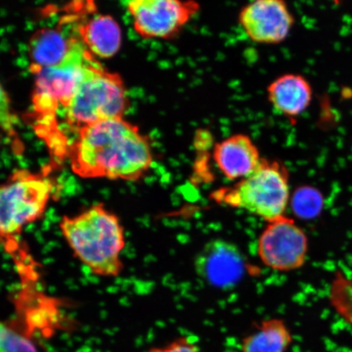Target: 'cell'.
Wrapping results in <instances>:
<instances>
[{"label": "cell", "mask_w": 352, "mask_h": 352, "mask_svg": "<svg viewBox=\"0 0 352 352\" xmlns=\"http://www.w3.org/2000/svg\"><path fill=\"white\" fill-rule=\"evenodd\" d=\"M68 156L74 173L86 179L136 182L148 173L153 162L151 139L124 118L79 130Z\"/></svg>", "instance_id": "1"}, {"label": "cell", "mask_w": 352, "mask_h": 352, "mask_svg": "<svg viewBox=\"0 0 352 352\" xmlns=\"http://www.w3.org/2000/svg\"><path fill=\"white\" fill-rule=\"evenodd\" d=\"M96 56L76 38L60 63L37 70L29 120L52 154L68 155L69 144L59 126V110H65L87 65Z\"/></svg>", "instance_id": "2"}, {"label": "cell", "mask_w": 352, "mask_h": 352, "mask_svg": "<svg viewBox=\"0 0 352 352\" xmlns=\"http://www.w3.org/2000/svg\"><path fill=\"white\" fill-rule=\"evenodd\" d=\"M60 228L74 254L92 274L111 277L121 274L125 236L116 214L102 204L92 206L76 217H65Z\"/></svg>", "instance_id": "3"}, {"label": "cell", "mask_w": 352, "mask_h": 352, "mask_svg": "<svg viewBox=\"0 0 352 352\" xmlns=\"http://www.w3.org/2000/svg\"><path fill=\"white\" fill-rule=\"evenodd\" d=\"M218 204L248 211L271 222L285 217L290 201L289 171L283 162L263 158L252 174L210 195Z\"/></svg>", "instance_id": "4"}, {"label": "cell", "mask_w": 352, "mask_h": 352, "mask_svg": "<svg viewBox=\"0 0 352 352\" xmlns=\"http://www.w3.org/2000/svg\"><path fill=\"white\" fill-rule=\"evenodd\" d=\"M129 105L120 74L109 72L95 57L74 88L65 109V121L78 132L100 122L123 118Z\"/></svg>", "instance_id": "5"}, {"label": "cell", "mask_w": 352, "mask_h": 352, "mask_svg": "<svg viewBox=\"0 0 352 352\" xmlns=\"http://www.w3.org/2000/svg\"><path fill=\"white\" fill-rule=\"evenodd\" d=\"M54 184L46 175L17 170L0 184V242L14 248L25 226L42 217Z\"/></svg>", "instance_id": "6"}, {"label": "cell", "mask_w": 352, "mask_h": 352, "mask_svg": "<svg viewBox=\"0 0 352 352\" xmlns=\"http://www.w3.org/2000/svg\"><path fill=\"white\" fill-rule=\"evenodd\" d=\"M127 10L139 36L166 41L177 38L201 6L196 0H129Z\"/></svg>", "instance_id": "7"}, {"label": "cell", "mask_w": 352, "mask_h": 352, "mask_svg": "<svg viewBox=\"0 0 352 352\" xmlns=\"http://www.w3.org/2000/svg\"><path fill=\"white\" fill-rule=\"evenodd\" d=\"M309 241L306 232L292 218L271 222L258 241V254L264 265L280 272L296 271L307 261Z\"/></svg>", "instance_id": "8"}, {"label": "cell", "mask_w": 352, "mask_h": 352, "mask_svg": "<svg viewBox=\"0 0 352 352\" xmlns=\"http://www.w3.org/2000/svg\"><path fill=\"white\" fill-rule=\"evenodd\" d=\"M239 22L250 41L276 45L288 38L296 19L285 0H252L241 8Z\"/></svg>", "instance_id": "9"}, {"label": "cell", "mask_w": 352, "mask_h": 352, "mask_svg": "<svg viewBox=\"0 0 352 352\" xmlns=\"http://www.w3.org/2000/svg\"><path fill=\"white\" fill-rule=\"evenodd\" d=\"M74 32L92 55L110 58L120 51L122 32L112 16L94 14L89 16L96 6L94 0H73L70 3Z\"/></svg>", "instance_id": "10"}, {"label": "cell", "mask_w": 352, "mask_h": 352, "mask_svg": "<svg viewBox=\"0 0 352 352\" xmlns=\"http://www.w3.org/2000/svg\"><path fill=\"white\" fill-rule=\"evenodd\" d=\"M197 274L208 284L230 288L243 278L248 270L246 259L235 244L223 239L206 243L196 255Z\"/></svg>", "instance_id": "11"}, {"label": "cell", "mask_w": 352, "mask_h": 352, "mask_svg": "<svg viewBox=\"0 0 352 352\" xmlns=\"http://www.w3.org/2000/svg\"><path fill=\"white\" fill-rule=\"evenodd\" d=\"M212 157L220 173L231 182H239L252 174L262 160L257 145L242 133L215 143Z\"/></svg>", "instance_id": "12"}, {"label": "cell", "mask_w": 352, "mask_h": 352, "mask_svg": "<svg viewBox=\"0 0 352 352\" xmlns=\"http://www.w3.org/2000/svg\"><path fill=\"white\" fill-rule=\"evenodd\" d=\"M312 92L309 81L298 74H283L267 87L268 102L272 109L293 123L309 108Z\"/></svg>", "instance_id": "13"}, {"label": "cell", "mask_w": 352, "mask_h": 352, "mask_svg": "<svg viewBox=\"0 0 352 352\" xmlns=\"http://www.w3.org/2000/svg\"><path fill=\"white\" fill-rule=\"evenodd\" d=\"M76 37L67 26L60 22L54 28L38 30L29 43L30 72L34 73L60 63Z\"/></svg>", "instance_id": "14"}, {"label": "cell", "mask_w": 352, "mask_h": 352, "mask_svg": "<svg viewBox=\"0 0 352 352\" xmlns=\"http://www.w3.org/2000/svg\"><path fill=\"white\" fill-rule=\"evenodd\" d=\"M292 330L280 318L255 323L252 331L241 342V352H286L292 346Z\"/></svg>", "instance_id": "15"}, {"label": "cell", "mask_w": 352, "mask_h": 352, "mask_svg": "<svg viewBox=\"0 0 352 352\" xmlns=\"http://www.w3.org/2000/svg\"><path fill=\"white\" fill-rule=\"evenodd\" d=\"M328 297L334 311L352 327V277L341 270L334 272Z\"/></svg>", "instance_id": "16"}, {"label": "cell", "mask_w": 352, "mask_h": 352, "mask_svg": "<svg viewBox=\"0 0 352 352\" xmlns=\"http://www.w3.org/2000/svg\"><path fill=\"white\" fill-rule=\"evenodd\" d=\"M293 212L302 219L318 217L323 208V196L318 189L309 186L300 187L292 197Z\"/></svg>", "instance_id": "17"}, {"label": "cell", "mask_w": 352, "mask_h": 352, "mask_svg": "<svg viewBox=\"0 0 352 352\" xmlns=\"http://www.w3.org/2000/svg\"><path fill=\"white\" fill-rule=\"evenodd\" d=\"M0 352H38L29 338L0 322Z\"/></svg>", "instance_id": "18"}, {"label": "cell", "mask_w": 352, "mask_h": 352, "mask_svg": "<svg viewBox=\"0 0 352 352\" xmlns=\"http://www.w3.org/2000/svg\"><path fill=\"white\" fill-rule=\"evenodd\" d=\"M16 118L13 114L11 102L6 90L0 85V129L13 140L17 139Z\"/></svg>", "instance_id": "19"}, {"label": "cell", "mask_w": 352, "mask_h": 352, "mask_svg": "<svg viewBox=\"0 0 352 352\" xmlns=\"http://www.w3.org/2000/svg\"><path fill=\"white\" fill-rule=\"evenodd\" d=\"M147 352H201L197 343L188 337H179L162 346L152 347Z\"/></svg>", "instance_id": "20"}]
</instances>
